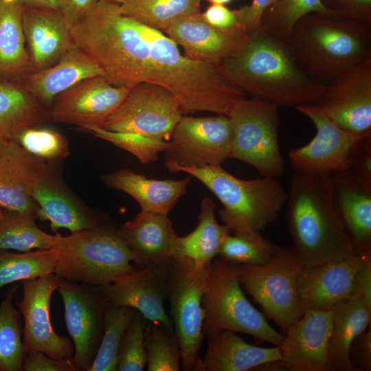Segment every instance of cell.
Masks as SVG:
<instances>
[{
	"instance_id": "obj_1",
	"label": "cell",
	"mask_w": 371,
	"mask_h": 371,
	"mask_svg": "<svg viewBox=\"0 0 371 371\" xmlns=\"http://www.w3.org/2000/svg\"><path fill=\"white\" fill-rule=\"evenodd\" d=\"M74 44L103 70L115 86H161L184 114L208 111L227 115L245 93L224 80L216 67L182 54L164 32L122 14L119 4L100 0L71 27Z\"/></svg>"
},
{
	"instance_id": "obj_2",
	"label": "cell",
	"mask_w": 371,
	"mask_h": 371,
	"mask_svg": "<svg viewBox=\"0 0 371 371\" xmlns=\"http://www.w3.org/2000/svg\"><path fill=\"white\" fill-rule=\"evenodd\" d=\"M215 67L224 80L245 94L278 108L317 105L326 89L300 69L284 41L259 27L249 33L236 54Z\"/></svg>"
},
{
	"instance_id": "obj_3",
	"label": "cell",
	"mask_w": 371,
	"mask_h": 371,
	"mask_svg": "<svg viewBox=\"0 0 371 371\" xmlns=\"http://www.w3.org/2000/svg\"><path fill=\"white\" fill-rule=\"evenodd\" d=\"M332 174L295 172L291 179L286 220L302 267L341 260L355 254L333 203Z\"/></svg>"
},
{
	"instance_id": "obj_4",
	"label": "cell",
	"mask_w": 371,
	"mask_h": 371,
	"mask_svg": "<svg viewBox=\"0 0 371 371\" xmlns=\"http://www.w3.org/2000/svg\"><path fill=\"white\" fill-rule=\"evenodd\" d=\"M284 42L300 69L315 82L328 85L371 58V25L315 12L300 19Z\"/></svg>"
},
{
	"instance_id": "obj_5",
	"label": "cell",
	"mask_w": 371,
	"mask_h": 371,
	"mask_svg": "<svg viewBox=\"0 0 371 371\" xmlns=\"http://www.w3.org/2000/svg\"><path fill=\"white\" fill-rule=\"evenodd\" d=\"M171 172H183L203 183L221 202V221L234 234L260 232L275 221L288 193L276 178L238 179L219 166H180L165 164Z\"/></svg>"
},
{
	"instance_id": "obj_6",
	"label": "cell",
	"mask_w": 371,
	"mask_h": 371,
	"mask_svg": "<svg viewBox=\"0 0 371 371\" xmlns=\"http://www.w3.org/2000/svg\"><path fill=\"white\" fill-rule=\"evenodd\" d=\"M56 236L54 273L60 279L100 286L137 270L135 257L117 230L98 225Z\"/></svg>"
},
{
	"instance_id": "obj_7",
	"label": "cell",
	"mask_w": 371,
	"mask_h": 371,
	"mask_svg": "<svg viewBox=\"0 0 371 371\" xmlns=\"http://www.w3.org/2000/svg\"><path fill=\"white\" fill-rule=\"evenodd\" d=\"M202 303L204 336L227 330L281 346L284 336L248 301L240 288L234 264L220 257L212 260Z\"/></svg>"
},
{
	"instance_id": "obj_8",
	"label": "cell",
	"mask_w": 371,
	"mask_h": 371,
	"mask_svg": "<svg viewBox=\"0 0 371 371\" xmlns=\"http://www.w3.org/2000/svg\"><path fill=\"white\" fill-rule=\"evenodd\" d=\"M233 135L230 158L253 166L262 176L279 177L284 162L278 143V108L260 99L234 103L227 115Z\"/></svg>"
},
{
	"instance_id": "obj_9",
	"label": "cell",
	"mask_w": 371,
	"mask_h": 371,
	"mask_svg": "<svg viewBox=\"0 0 371 371\" xmlns=\"http://www.w3.org/2000/svg\"><path fill=\"white\" fill-rule=\"evenodd\" d=\"M210 265L197 267L188 258L174 259L171 265L167 299L184 371H201L199 352L205 337L202 300Z\"/></svg>"
},
{
	"instance_id": "obj_10",
	"label": "cell",
	"mask_w": 371,
	"mask_h": 371,
	"mask_svg": "<svg viewBox=\"0 0 371 371\" xmlns=\"http://www.w3.org/2000/svg\"><path fill=\"white\" fill-rule=\"evenodd\" d=\"M302 267L292 249L281 247L264 265H235L238 281L265 314L284 330L304 314L297 289Z\"/></svg>"
},
{
	"instance_id": "obj_11",
	"label": "cell",
	"mask_w": 371,
	"mask_h": 371,
	"mask_svg": "<svg viewBox=\"0 0 371 371\" xmlns=\"http://www.w3.org/2000/svg\"><path fill=\"white\" fill-rule=\"evenodd\" d=\"M183 115L179 102L168 90L157 85L140 83L131 87L100 127L169 142Z\"/></svg>"
},
{
	"instance_id": "obj_12",
	"label": "cell",
	"mask_w": 371,
	"mask_h": 371,
	"mask_svg": "<svg viewBox=\"0 0 371 371\" xmlns=\"http://www.w3.org/2000/svg\"><path fill=\"white\" fill-rule=\"evenodd\" d=\"M232 135L227 115H183L163 152L165 164L196 167L221 165L230 158Z\"/></svg>"
},
{
	"instance_id": "obj_13",
	"label": "cell",
	"mask_w": 371,
	"mask_h": 371,
	"mask_svg": "<svg viewBox=\"0 0 371 371\" xmlns=\"http://www.w3.org/2000/svg\"><path fill=\"white\" fill-rule=\"evenodd\" d=\"M295 109L311 120L316 134L307 144L290 150L289 158L292 168L304 174L346 171L352 152L371 133H355L339 128L315 104L302 105Z\"/></svg>"
},
{
	"instance_id": "obj_14",
	"label": "cell",
	"mask_w": 371,
	"mask_h": 371,
	"mask_svg": "<svg viewBox=\"0 0 371 371\" xmlns=\"http://www.w3.org/2000/svg\"><path fill=\"white\" fill-rule=\"evenodd\" d=\"M65 307L67 331L74 342L72 361L78 371H88L104 331L107 301L99 286L60 279L58 289Z\"/></svg>"
},
{
	"instance_id": "obj_15",
	"label": "cell",
	"mask_w": 371,
	"mask_h": 371,
	"mask_svg": "<svg viewBox=\"0 0 371 371\" xmlns=\"http://www.w3.org/2000/svg\"><path fill=\"white\" fill-rule=\"evenodd\" d=\"M60 278L54 273L21 281L23 298L16 305L23 316L25 352L40 351L56 359H72L74 347L69 338L54 331L50 319V302Z\"/></svg>"
},
{
	"instance_id": "obj_16",
	"label": "cell",
	"mask_w": 371,
	"mask_h": 371,
	"mask_svg": "<svg viewBox=\"0 0 371 371\" xmlns=\"http://www.w3.org/2000/svg\"><path fill=\"white\" fill-rule=\"evenodd\" d=\"M131 88L115 86L103 76L85 79L54 98L49 107V120L82 129L100 127Z\"/></svg>"
},
{
	"instance_id": "obj_17",
	"label": "cell",
	"mask_w": 371,
	"mask_h": 371,
	"mask_svg": "<svg viewBox=\"0 0 371 371\" xmlns=\"http://www.w3.org/2000/svg\"><path fill=\"white\" fill-rule=\"evenodd\" d=\"M317 106L339 128L355 133H371V58L326 85Z\"/></svg>"
},
{
	"instance_id": "obj_18",
	"label": "cell",
	"mask_w": 371,
	"mask_h": 371,
	"mask_svg": "<svg viewBox=\"0 0 371 371\" xmlns=\"http://www.w3.org/2000/svg\"><path fill=\"white\" fill-rule=\"evenodd\" d=\"M172 261L140 268L100 287L108 302L133 308L149 322H161L174 331L164 306Z\"/></svg>"
},
{
	"instance_id": "obj_19",
	"label": "cell",
	"mask_w": 371,
	"mask_h": 371,
	"mask_svg": "<svg viewBox=\"0 0 371 371\" xmlns=\"http://www.w3.org/2000/svg\"><path fill=\"white\" fill-rule=\"evenodd\" d=\"M332 313L309 309L286 329L280 347L282 368L291 371H333L329 356Z\"/></svg>"
},
{
	"instance_id": "obj_20",
	"label": "cell",
	"mask_w": 371,
	"mask_h": 371,
	"mask_svg": "<svg viewBox=\"0 0 371 371\" xmlns=\"http://www.w3.org/2000/svg\"><path fill=\"white\" fill-rule=\"evenodd\" d=\"M164 33L182 47L188 58L216 67L242 49L250 32L241 26L229 30L214 27L200 12L178 18Z\"/></svg>"
},
{
	"instance_id": "obj_21",
	"label": "cell",
	"mask_w": 371,
	"mask_h": 371,
	"mask_svg": "<svg viewBox=\"0 0 371 371\" xmlns=\"http://www.w3.org/2000/svg\"><path fill=\"white\" fill-rule=\"evenodd\" d=\"M361 254L301 267L297 289L304 313L309 309L330 310L353 293Z\"/></svg>"
},
{
	"instance_id": "obj_22",
	"label": "cell",
	"mask_w": 371,
	"mask_h": 371,
	"mask_svg": "<svg viewBox=\"0 0 371 371\" xmlns=\"http://www.w3.org/2000/svg\"><path fill=\"white\" fill-rule=\"evenodd\" d=\"M47 166L17 142L8 139L0 150V206L36 218L38 207L31 191Z\"/></svg>"
},
{
	"instance_id": "obj_23",
	"label": "cell",
	"mask_w": 371,
	"mask_h": 371,
	"mask_svg": "<svg viewBox=\"0 0 371 371\" xmlns=\"http://www.w3.org/2000/svg\"><path fill=\"white\" fill-rule=\"evenodd\" d=\"M31 196L38 207L36 218L49 221L55 232L60 228L74 232L98 225L95 216L69 191L49 164L34 185Z\"/></svg>"
},
{
	"instance_id": "obj_24",
	"label": "cell",
	"mask_w": 371,
	"mask_h": 371,
	"mask_svg": "<svg viewBox=\"0 0 371 371\" xmlns=\"http://www.w3.org/2000/svg\"><path fill=\"white\" fill-rule=\"evenodd\" d=\"M22 23L34 71L56 63L74 44L71 27L59 10L25 8Z\"/></svg>"
},
{
	"instance_id": "obj_25",
	"label": "cell",
	"mask_w": 371,
	"mask_h": 371,
	"mask_svg": "<svg viewBox=\"0 0 371 371\" xmlns=\"http://www.w3.org/2000/svg\"><path fill=\"white\" fill-rule=\"evenodd\" d=\"M332 198L355 254L371 253V183L345 173L332 175Z\"/></svg>"
},
{
	"instance_id": "obj_26",
	"label": "cell",
	"mask_w": 371,
	"mask_h": 371,
	"mask_svg": "<svg viewBox=\"0 0 371 371\" xmlns=\"http://www.w3.org/2000/svg\"><path fill=\"white\" fill-rule=\"evenodd\" d=\"M117 232L139 269L174 260L172 243L177 233L168 215L141 211Z\"/></svg>"
},
{
	"instance_id": "obj_27",
	"label": "cell",
	"mask_w": 371,
	"mask_h": 371,
	"mask_svg": "<svg viewBox=\"0 0 371 371\" xmlns=\"http://www.w3.org/2000/svg\"><path fill=\"white\" fill-rule=\"evenodd\" d=\"M103 75L102 68L73 44L56 63L30 74L21 85L49 108L57 95L85 79Z\"/></svg>"
},
{
	"instance_id": "obj_28",
	"label": "cell",
	"mask_w": 371,
	"mask_h": 371,
	"mask_svg": "<svg viewBox=\"0 0 371 371\" xmlns=\"http://www.w3.org/2000/svg\"><path fill=\"white\" fill-rule=\"evenodd\" d=\"M201 371H247L280 361L279 346L263 348L248 344L235 332L223 330L210 335Z\"/></svg>"
},
{
	"instance_id": "obj_29",
	"label": "cell",
	"mask_w": 371,
	"mask_h": 371,
	"mask_svg": "<svg viewBox=\"0 0 371 371\" xmlns=\"http://www.w3.org/2000/svg\"><path fill=\"white\" fill-rule=\"evenodd\" d=\"M191 176L179 180L148 179L130 169H122L103 177L110 188L122 191L137 201L141 211L168 215L186 193Z\"/></svg>"
},
{
	"instance_id": "obj_30",
	"label": "cell",
	"mask_w": 371,
	"mask_h": 371,
	"mask_svg": "<svg viewBox=\"0 0 371 371\" xmlns=\"http://www.w3.org/2000/svg\"><path fill=\"white\" fill-rule=\"evenodd\" d=\"M20 0H0V82L22 85L34 72L25 47Z\"/></svg>"
},
{
	"instance_id": "obj_31",
	"label": "cell",
	"mask_w": 371,
	"mask_h": 371,
	"mask_svg": "<svg viewBox=\"0 0 371 371\" xmlns=\"http://www.w3.org/2000/svg\"><path fill=\"white\" fill-rule=\"evenodd\" d=\"M329 356L333 371H359L350 357L355 339L370 326L371 306L355 293L331 308Z\"/></svg>"
},
{
	"instance_id": "obj_32",
	"label": "cell",
	"mask_w": 371,
	"mask_h": 371,
	"mask_svg": "<svg viewBox=\"0 0 371 371\" xmlns=\"http://www.w3.org/2000/svg\"><path fill=\"white\" fill-rule=\"evenodd\" d=\"M216 205L209 197L201 203L199 223L190 234L185 236L175 235L172 243L173 258H188L196 267L211 265L218 254L224 238L231 233L225 225L218 223L215 217Z\"/></svg>"
},
{
	"instance_id": "obj_33",
	"label": "cell",
	"mask_w": 371,
	"mask_h": 371,
	"mask_svg": "<svg viewBox=\"0 0 371 371\" xmlns=\"http://www.w3.org/2000/svg\"><path fill=\"white\" fill-rule=\"evenodd\" d=\"M49 120V108L21 85L0 82V137L14 139L22 131Z\"/></svg>"
},
{
	"instance_id": "obj_34",
	"label": "cell",
	"mask_w": 371,
	"mask_h": 371,
	"mask_svg": "<svg viewBox=\"0 0 371 371\" xmlns=\"http://www.w3.org/2000/svg\"><path fill=\"white\" fill-rule=\"evenodd\" d=\"M201 0H124L120 12L164 32L179 17L200 12Z\"/></svg>"
},
{
	"instance_id": "obj_35",
	"label": "cell",
	"mask_w": 371,
	"mask_h": 371,
	"mask_svg": "<svg viewBox=\"0 0 371 371\" xmlns=\"http://www.w3.org/2000/svg\"><path fill=\"white\" fill-rule=\"evenodd\" d=\"M34 216L5 210L0 223V250L14 249L27 252L32 249H52L56 234L42 231L35 223Z\"/></svg>"
},
{
	"instance_id": "obj_36",
	"label": "cell",
	"mask_w": 371,
	"mask_h": 371,
	"mask_svg": "<svg viewBox=\"0 0 371 371\" xmlns=\"http://www.w3.org/2000/svg\"><path fill=\"white\" fill-rule=\"evenodd\" d=\"M17 289L12 286L0 304V371H21L25 355L21 313L12 302Z\"/></svg>"
},
{
	"instance_id": "obj_37",
	"label": "cell",
	"mask_w": 371,
	"mask_h": 371,
	"mask_svg": "<svg viewBox=\"0 0 371 371\" xmlns=\"http://www.w3.org/2000/svg\"><path fill=\"white\" fill-rule=\"evenodd\" d=\"M57 251L36 249L12 253L0 250V288L8 284L54 273Z\"/></svg>"
},
{
	"instance_id": "obj_38",
	"label": "cell",
	"mask_w": 371,
	"mask_h": 371,
	"mask_svg": "<svg viewBox=\"0 0 371 371\" xmlns=\"http://www.w3.org/2000/svg\"><path fill=\"white\" fill-rule=\"evenodd\" d=\"M136 312L133 308L117 306L107 302L102 340L88 371H116L122 337Z\"/></svg>"
},
{
	"instance_id": "obj_39",
	"label": "cell",
	"mask_w": 371,
	"mask_h": 371,
	"mask_svg": "<svg viewBox=\"0 0 371 371\" xmlns=\"http://www.w3.org/2000/svg\"><path fill=\"white\" fill-rule=\"evenodd\" d=\"M280 249L260 232L229 234L224 238L218 255L234 265L259 266L271 262Z\"/></svg>"
},
{
	"instance_id": "obj_40",
	"label": "cell",
	"mask_w": 371,
	"mask_h": 371,
	"mask_svg": "<svg viewBox=\"0 0 371 371\" xmlns=\"http://www.w3.org/2000/svg\"><path fill=\"white\" fill-rule=\"evenodd\" d=\"M315 12L331 13L322 0H277L262 14L259 28L284 41L300 19Z\"/></svg>"
},
{
	"instance_id": "obj_41",
	"label": "cell",
	"mask_w": 371,
	"mask_h": 371,
	"mask_svg": "<svg viewBox=\"0 0 371 371\" xmlns=\"http://www.w3.org/2000/svg\"><path fill=\"white\" fill-rule=\"evenodd\" d=\"M148 371H178L181 352L174 331L161 322H148L144 331Z\"/></svg>"
},
{
	"instance_id": "obj_42",
	"label": "cell",
	"mask_w": 371,
	"mask_h": 371,
	"mask_svg": "<svg viewBox=\"0 0 371 371\" xmlns=\"http://www.w3.org/2000/svg\"><path fill=\"white\" fill-rule=\"evenodd\" d=\"M83 130L133 154L143 164L157 161L168 145V142L135 133L111 131L99 126H89Z\"/></svg>"
},
{
	"instance_id": "obj_43",
	"label": "cell",
	"mask_w": 371,
	"mask_h": 371,
	"mask_svg": "<svg viewBox=\"0 0 371 371\" xmlns=\"http://www.w3.org/2000/svg\"><path fill=\"white\" fill-rule=\"evenodd\" d=\"M14 140L30 154L45 161L63 159L69 154L66 138L49 128L29 127L19 133Z\"/></svg>"
},
{
	"instance_id": "obj_44",
	"label": "cell",
	"mask_w": 371,
	"mask_h": 371,
	"mask_svg": "<svg viewBox=\"0 0 371 371\" xmlns=\"http://www.w3.org/2000/svg\"><path fill=\"white\" fill-rule=\"evenodd\" d=\"M137 311L122 337L117 355V371H142L147 362L144 331L148 323Z\"/></svg>"
},
{
	"instance_id": "obj_45",
	"label": "cell",
	"mask_w": 371,
	"mask_h": 371,
	"mask_svg": "<svg viewBox=\"0 0 371 371\" xmlns=\"http://www.w3.org/2000/svg\"><path fill=\"white\" fill-rule=\"evenodd\" d=\"M331 13L371 25V0H322Z\"/></svg>"
},
{
	"instance_id": "obj_46",
	"label": "cell",
	"mask_w": 371,
	"mask_h": 371,
	"mask_svg": "<svg viewBox=\"0 0 371 371\" xmlns=\"http://www.w3.org/2000/svg\"><path fill=\"white\" fill-rule=\"evenodd\" d=\"M342 173L371 183V135L358 144L351 155L348 169Z\"/></svg>"
},
{
	"instance_id": "obj_47",
	"label": "cell",
	"mask_w": 371,
	"mask_h": 371,
	"mask_svg": "<svg viewBox=\"0 0 371 371\" xmlns=\"http://www.w3.org/2000/svg\"><path fill=\"white\" fill-rule=\"evenodd\" d=\"M21 370L78 371L72 359H56L40 351L25 352Z\"/></svg>"
},
{
	"instance_id": "obj_48",
	"label": "cell",
	"mask_w": 371,
	"mask_h": 371,
	"mask_svg": "<svg viewBox=\"0 0 371 371\" xmlns=\"http://www.w3.org/2000/svg\"><path fill=\"white\" fill-rule=\"evenodd\" d=\"M201 15L207 23L217 28L229 30L240 26L238 9L230 10L225 5L211 4Z\"/></svg>"
},
{
	"instance_id": "obj_49",
	"label": "cell",
	"mask_w": 371,
	"mask_h": 371,
	"mask_svg": "<svg viewBox=\"0 0 371 371\" xmlns=\"http://www.w3.org/2000/svg\"><path fill=\"white\" fill-rule=\"evenodd\" d=\"M277 0H252L238 9L239 24L248 32L259 27L262 14Z\"/></svg>"
},
{
	"instance_id": "obj_50",
	"label": "cell",
	"mask_w": 371,
	"mask_h": 371,
	"mask_svg": "<svg viewBox=\"0 0 371 371\" xmlns=\"http://www.w3.org/2000/svg\"><path fill=\"white\" fill-rule=\"evenodd\" d=\"M100 0H59L60 11L70 27L84 19Z\"/></svg>"
},
{
	"instance_id": "obj_51",
	"label": "cell",
	"mask_w": 371,
	"mask_h": 371,
	"mask_svg": "<svg viewBox=\"0 0 371 371\" xmlns=\"http://www.w3.org/2000/svg\"><path fill=\"white\" fill-rule=\"evenodd\" d=\"M371 306V253L361 254V260L355 279L354 292Z\"/></svg>"
},
{
	"instance_id": "obj_52",
	"label": "cell",
	"mask_w": 371,
	"mask_h": 371,
	"mask_svg": "<svg viewBox=\"0 0 371 371\" xmlns=\"http://www.w3.org/2000/svg\"><path fill=\"white\" fill-rule=\"evenodd\" d=\"M357 344V352L359 370H371V329L366 330L353 341Z\"/></svg>"
},
{
	"instance_id": "obj_53",
	"label": "cell",
	"mask_w": 371,
	"mask_h": 371,
	"mask_svg": "<svg viewBox=\"0 0 371 371\" xmlns=\"http://www.w3.org/2000/svg\"><path fill=\"white\" fill-rule=\"evenodd\" d=\"M25 8L60 11L59 0H20Z\"/></svg>"
},
{
	"instance_id": "obj_54",
	"label": "cell",
	"mask_w": 371,
	"mask_h": 371,
	"mask_svg": "<svg viewBox=\"0 0 371 371\" xmlns=\"http://www.w3.org/2000/svg\"><path fill=\"white\" fill-rule=\"evenodd\" d=\"M233 0H207L209 3L211 4H221V5H225L227 3H230Z\"/></svg>"
},
{
	"instance_id": "obj_55",
	"label": "cell",
	"mask_w": 371,
	"mask_h": 371,
	"mask_svg": "<svg viewBox=\"0 0 371 371\" xmlns=\"http://www.w3.org/2000/svg\"><path fill=\"white\" fill-rule=\"evenodd\" d=\"M5 217V210L0 206V223L3 220Z\"/></svg>"
},
{
	"instance_id": "obj_56",
	"label": "cell",
	"mask_w": 371,
	"mask_h": 371,
	"mask_svg": "<svg viewBox=\"0 0 371 371\" xmlns=\"http://www.w3.org/2000/svg\"><path fill=\"white\" fill-rule=\"evenodd\" d=\"M8 139H5V138H3V137H0V150H1V148L3 147V146L5 145V144L6 143V142L8 141Z\"/></svg>"
},
{
	"instance_id": "obj_57",
	"label": "cell",
	"mask_w": 371,
	"mask_h": 371,
	"mask_svg": "<svg viewBox=\"0 0 371 371\" xmlns=\"http://www.w3.org/2000/svg\"><path fill=\"white\" fill-rule=\"evenodd\" d=\"M109 2L115 3L117 4H121L124 0H104Z\"/></svg>"
}]
</instances>
